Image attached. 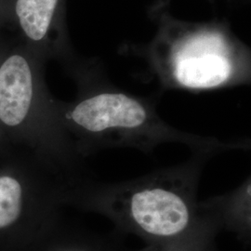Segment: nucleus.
Returning a JSON list of instances; mask_svg holds the SVG:
<instances>
[{"label":"nucleus","instance_id":"f257e3e1","mask_svg":"<svg viewBox=\"0 0 251 251\" xmlns=\"http://www.w3.org/2000/svg\"><path fill=\"white\" fill-rule=\"evenodd\" d=\"M213 156L193 152L186 161L136 179L90 185L83 203L110 220L118 233L136 235L146 245L179 242L218 224L198 209L200 179Z\"/></svg>","mask_w":251,"mask_h":251},{"label":"nucleus","instance_id":"f03ea898","mask_svg":"<svg viewBox=\"0 0 251 251\" xmlns=\"http://www.w3.org/2000/svg\"><path fill=\"white\" fill-rule=\"evenodd\" d=\"M66 117L90 151L130 148L151 153L162 144H179L192 152L216 155L251 148L248 139L222 141L177 129L158 117L152 104L105 86L82 100Z\"/></svg>","mask_w":251,"mask_h":251},{"label":"nucleus","instance_id":"7ed1b4c3","mask_svg":"<svg viewBox=\"0 0 251 251\" xmlns=\"http://www.w3.org/2000/svg\"><path fill=\"white\" fill-rule=\"evenodd\" d=\"M234 68L225 54L215 50L179 53L172 67L174 82L190 90H208L233 80Z\"/></svg>","mask_w":251,"mask_h":251},{"label":"nucleus","instance_id":"20e7f679","mask_svg":"<svg viewBox=\"0 0 251 251\" xmlns=\"http://www.w3.org/2000/svg\"><path fill=\"white\" fill-rule=\"evenodd\" d=\"M33 99V79L26 60L13 55L0 67V120L9 126L25 119Z\"/></svg>","mask_w":251,"mask_h":251},{"label":"nucleus","instance_id":"39448f33","mask_svg":"<svg viewBox=\"0 0 251 251\" xmlns=\"http://www.w3.org/2000/svg\"><path fill=\"white\" fill-rule=\"evenodd\" d=\"M251 176L236 188L198 202V209L213 217L221 230L235 234L243 244L251 239Z\"/></svg>","mask_w":251,"mask_h":251},{"label":"nucleus","instance_id":"423d86ee","mask_svg":"<svg viewBox=\"0 0 251 251\" xmlns=\"http://www.w3.org/2000/svg\"><path fill=\"white\" fill-rule=\"evenodd\" d=\"M36 251H129L113 235L55 233L49 230L36 241Z\"/></svg>","mask_w":251,"mask_h":251},{"label":"nucleus","instance_id":"0eeeda50","mask_svg":"<svg viewBox=\"0 0 251 251\" xmlns=\"http://www.w3.org/2000/svg\"><path fill=\"white\" fill-rule=\"evenodd\" d=\"M59 0H17L16 13L26 36L39 41L47 35Z\"/></svg>","mask_w":251,"mask_h":251},{"label":"nucleus","instance_id":"6e6552de","mask_svg":"<svg viewBox=\"0 0 251 251\" xmlns=\"http://www.w3.org/2000/svg\"><path fill=\"white\" fill-rule=\"evenodd\" d=\"M23 190L18 180L9 176L0 177V236L9 235L16 225L23 205Z\"/></svg>","mask_w":251,"mask_h":251},{"label":"nucleus","instance_id":"1a4fd4ad","mask_svg":"<svg viewBox=\"0 0 251 251\" xmlns=\"http://www.w3.org/2000/svg\"><path fill=\"white\" fill-rule=\"evenodd\" d=\"M221 231L218 224L213 223L179 242L169 245H146L136 251H217L216 236Z\"/></svg>","mask_w":251,"mask_h":251}]
</instances>
